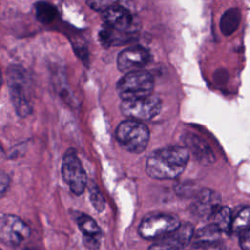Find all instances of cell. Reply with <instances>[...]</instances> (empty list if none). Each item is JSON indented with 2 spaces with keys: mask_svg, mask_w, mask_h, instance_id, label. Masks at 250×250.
<instances>
[{
  "mask_svg": "<svg viewBox=\"0 0 250 250\" xmlns=\"http://www.w3.org/2000/svg\"><path fill=\"white\" fill-rule=\"evenodd\" d=\"M89 195H90V201H91L92 205L94 206V208L97 211L102 212L104 209L105 202H104V199L101 191L99 190V188H97V186L95 184L91 185V187L89 188Z\"/></svg>",
  "mask_w": 250,
  "mask_h": 250,
  "instance_id": "44dd1931",
  "label": "cell"
},
{
  "mask_svg": "<svg viewBox=\"0 0 250 250\" xmlns=\"http://www.w3.org/2000/svg\"><path fill=\"white\" fill-rule=\"evenodd\" d=\"M204 250H226L225 247L223 245H221L220 243H216V244H212L209 246L204 247Z\"/></svg>",
  "mask_w": 250,
  "mask_h": 250,
  "instance_id": "d4e9b609",
  "label": "cell"
},
{
  "mask_svg": "<svg viewBox=\"0 0 250 250\" xmlns=\"http://www.w3.org/2000/svg\"><path fill=\"white\" fill-rule=\"evenodd\" d=\"M250 228V206H244L232 216L229 233L240 234Z\"/></svg>",
  "mask_w": 250,
  "mask_h": 250,
  "instance_id": "ac0fdd59",
  "label": "cell"
},
{
  "mask_svg": "<svg viewBox=\"0 0 250 250\" xmlns=\"http://www.w3.org/2000/svg\"><path fill=\"white\" fill-rule=\"evenodd\" d=\"M7 83L16 112L25 117L32 111L33 82L30 74L20 65H11L7 70Z\"/></svg>",
  "mask_w": 250,
  "mask_h": 250,
  "instance_id": "7a4b0ae2",
  "label": "cell"
},
{
  "mask_svg": "<svg viewBox=\"0 0 250 250\" xmlns=\"http://www.w3.org/2000/svg\"><path fill=\"white\" fill-rule=\"evenodd\" d=\"M35 15L37 20L44 23H51L56 16H57V10L56 8L47 2H39L35 6Z\"/></svg>",
  "mask_w": 250,
  "mask_h": 250,
  "instance_id": "ffe728a7",
  "label": "cell"
},
{
  "mask_svg": "<svg viewBox=\"0 0 250 250\" xmlns=\"http://www.w3.org/2000/svg\"><path fill=\"white\" fill-rule=\"evenodd\" d=\"M2 85V74H1V70H0V87Z\"/></svg>",
  "mask_w": 250,
  "mask_h": 250,
  "instance_id": "4316f807",
  "label": "cell"
},
{
  "mask_svg": "<svg viewBox=\"0 0 250 250\" xmlns=\"http://www.w3.org/2000/svg\"><path fill=\"white\" fill-rule=\"evenodd\" d=\"M223 231L213 223L204 226L200 229H198L191 238V243L195 247H206L212 244H216L220 242V238L222 236Z\"/></svg>",
  "mask_w": 250,
  "mask_h": 250,
  "instance_id": "9a60e30c",
  "label": "cell"
},
{
  "mask_svg": "<svg viewBox=\"0 0 250 250\" xmlns=\"http://www.w3.org/2000/svg\"><path fill=\"white\" fill-rule=\"evenodd\" d=\"M115 137L121 147L131 153L143 152L149 141V130L142 121L128 119L119 123Z\"/></svg>",
  "mask_w": 250,
  "mask_h": 250,
  "instance_id": "3957f363",
  "label": "cell"
},
{
  "mask_svg": "<svg viewBox=\"0 0 250 250\" xmlns=\"http://www.w3.org/2000/svg\"><path fill=\"white\" fill-rule=\"evenodd\" d=\"M86 2L91 9L99 12H104L107 8L118 4V0H86Z\"/></svg>",
  "mask_w": 250,
  "mask_h": 250,
  "instance_id": "7402d4cb",
  "label": "cell"
},
{
  "mask_svg": "<svg viewBox=\"0 0 250 250\" xmlns=\"http://www.w3.org/2000/svg\"><path fill=\"white\" fill-rule=\"evenodd\" d=\"M239 237V244L243 250H250V228L241 232Z\"/></svg>",
  "mask_w": 250,
  "mask_h": 250,
  "instance_id": "cb8c5ba5",
  "label": "cell"
},
{
  "mask_svg": "<svg viewBox=\"0 0 250 250\" xmlns=\"http://www.w3.org/2000/svg\"><path fill=\"white\" fill-rule=\"evenodd\" d=\"M0 250H2V249H0Z\"/></svg>",
  "mask_w": 250,
  "mask_h": 250,
  "instance_id": "f1b7e54d",
  "label": "cell"
},
{
  "mask_svg": "<svg viewBox=\"0 0 250 250\" xmlns=\"http://www.w3.org/2000/svg\"><path fill=\"white\" fill-rule=\"evenodd\" d=\"M3 153H4V151H3V148H2V146H1V144H0V157L3 155Z\"/></svg>",
  "mask_w": 250,
  "mask_h": 250,
  "instance_id": "484cf974",
  "label": "cell"
},
{
  "mask_svg": "<svg viewBox=\"0 0 250 250\" xmlns=\"http://www.w3.org/2000/svg\"><path fill=\"white\" fill-rule=\"evenodd\" d=\"M189 152L185 146H167L152 152L146 159V170L150 178L173 180L186 169Z\"/></svg>",
  "mask_w": 250,
  "mask_h": 250,
  "instance_id": "6da1fadb",
  "label": "cell"
},
{
  "mask_svg": "<svg viewBox=\"0 0 250 250\" xmlns=\"http://www.w3.org/2000/svg\"><path fill=\"white\" fill-rule=\"evenodd\" d=\"M241 20V14L240 11L237 8H231L227 10L220 21V28L223 34L225 35H230L232 34L238 27Z\"/></svg>",
  "mask_w": 250,
  "mask_h": 250,
  "instance_id": "e0dca14e",
  "label": "cell"
},
{
  "mask_svg": "<svg viewBox=\"0 0 250 250\" xmlns=\"http://www.w3.org/2000/svg\"><path fill=\"white\" fill-rule=\"evenodd\" d=\"M25 250H37L36 248H28V249H25Z\"/></svg>",
  "mask_w": 250,
  "mask_h": 250,
  "instance_id": "83f0119b",
  "label": "cell"
},
{
  "mask_svg": "<svg viewBox=\"0 0 250 250\" xmlns=\"http://www.w3.org/2000/svg\"><path fill=\"white\" fill-rule=\"evenodd\" d=\"M134 37V33L121 31L115 29L107 24H104L99 32L100 42L104 47H110L112 45H122L125 44Z\"/></svg>",
  "mask_w": 250,
  "mask_h": 250,
  "instance_id": "2e32d148",
  "label": "cell"
},
{
  "mask_svg": "<svg viewBox=\"0 0 250 250\" xmlns=\"http://www.w3.org/2000/svg\"><path fill=\"white\" fill-rule=\"evenodd\" d=\"M185 147L191 152L198 162L203 165H210L215 161V155L209 145L200 137L192 133H187L182 138Z\"/></svg>",
  "mask_w": 250,
  "mask_h": 250,
  "instance_id": "4fadbf2b",
  "label": "cell"
},
{
  "mask_svg": "<svg viewBox=\"0 0 250 250\" xmlns=\"http://www.w3.org/2000/svg\"><path fill=\"white\" fill-rule=\"evenodd\" d=\"M102 13L105 24L126 32L134 33L137 30L136 21L128 8L115 4Z\"/></svg>",
  "mask_w": 250,
  "mask_h": 250,
  "instance_id": "30bf717a",
  "label": "cell"
},
{
  "mask_svg": "<svg viewBox=\"0 0 250 250\" xmlns=\"http://www.w3.org/2000/svg\"><path fill=\"white\" fill-rule=\"evenodd\" d=\"M77 225L83 234L85 245L93 250L99 248L102 231L96 221L88 215L81 214L77 217Z\"/></svg>",
  "mask_w": 250,
  "mask_h": 250,
  "instance_id": "5bb4252c",
  "label": "cell"
},
{
  "mask_svg": "<svg viewBox=\"0 0 250 250\" xmlns=\"http://www.w3.org/2000/svg\"><path fill=\"white\" fill-rule=\"evenodd\" d=\"M62 175L63 181L74 194L80 195L83 193L87 185V177L74 149L70 148L64 153L62 163Z\"/></svg>",
  "mask_w": 250,
  "mask_h": 250,
  "instance_id": "52a82bcc",
  "label": "cell"
},
{
  "mask_svg": "<svg viewBox=\"0 0 250 250\" xmlns=\"http://www.w3.org/2000/svg\"><path fill=\"white\" fill-rule=\"evenodd\" d=\"M120 110L129 119L138 121H147L154 118L161 110V100L149 95L147 97L123 100Z\"/></svg>",
  "mask_w": 250,
  "mask_h": 250,
  "instance_id": "8992f818",
  "label": "cell"
},
{
  "mask_svg": "<svg viewBox=\"0 0 250 250\" xmlns=\"http://www.w3.org/2000/svg\"><path fill=\"white\" fill-rule=\"evenodd\" d=\"M30 234L29 227L15 215L0 217V240L10 246L22 243Z\"/></svg>",
  "mask_w": 250,
  "mask_h": 250,
  "instance_id": "ba28073f",
  "label": "cell"
},
{
  "mask_svg": "<svg viewBox=\"0 0 250 250\" xmlns=\"http://www.w3.org/2000/svg\"><path fill=\"white\" fill-rule=\"evenodd\" d=\"M150 60L148 51L141 46L129 47L118 54L117 67L122 72L140 70L145 67Z\"/></svg>",
  "mask_w": 250,
  "mask_h": 250,
  "instance_id": "8fae6325",
  "label": "cell"
},
{
  "mask_svg": "<svg viewBox=\"0 0 250 250\" xmlns=\"http://www.w3.org/2000/svg\"><path fill=\"white\" fill-rule=\"evenodd\" d=\"M193 233L192 225L181 224L174 231L156 239L147 250H183L191 241Z\"/></svg>",
  "mask_w": 250,
  "mask_h": 250,
  "instance_id": "9c48e42d",
  "label": "cell"
},
{
  "mask_svg": "<svg viewBox=\"0 0 250 250\" xmlns=\"http://www.w3.org/2000/svg\"><path fill=\"white\" fill-rule=\"evenodd\" d=\"M221 205V196L217 191L203 188L199 190L190 205V212L202 219L210 218L214 211Z\"/></svg>",
  "mask_w": 250,
  "mask_h": 250,
  "instance_id": "7c38bea8",
  "label": "cell"
},
{
  "mask_svg": "<svg viewBox=\"0 0 250 250\" xmlns=\"http://www.w3.org/2000/svg\"><path fill=\"white\" fill-rule=\"evenodd\" d=\"M154 80L152 75L146 70L127 72L116 84V90L122 100L144 98L151 95Z\"/></svg>",
  "mask_w": 250,
  "mask_h": 250,
  "instance_id": "277c9868",
  "label": "cell"
},
{
  "mask_svg": "<svg viewBox=\"0 0 250 250\" xmlns=\"http://www.w3.org/2000/svg\"><path fill=\"white\" fill-rule=\"evenodd\" d=\"M10 184L9 176L2 170H0V197L4 196L8 190Z\"/></svg>",
  "mask_w": 250,
  "mask_h": 250,
  "instance_id": "603a6c76",
  "label": "cell"
},
{
  "mask_svg": "<svg viewBox=\"0 0 250 250\" xmlns=\"http://www.w3.org/2000/svg\"><path fill=\"white\" fill-rule=\"evenodd\" d=\"M181 222L172 214H154L146 217L139 226L140 235L147 240L159 239L174 231Z\"/></svg>",
  "mask_w": 250,
  "mask_h": 250,
  "instance_id": "5b68a950",
  "label": "cell"
},
{
  "mask_svg": "<svg viewBox=\"0 0 250 250\" xmlns=\"http://www.w3.org/2000/svg\"><path fill=\"white\" fill-rule=\"evenodd\" d=\"M231 211L228 206H219L214 213L210 216L211 223L215 224L223 232L229 233V228L231 223Z\"/></svg>",
  "mask_w": 250,
  "mask_h": 250,
  "instance_id": "d6986e66",
  "label": "cell"
}]
</instances>
